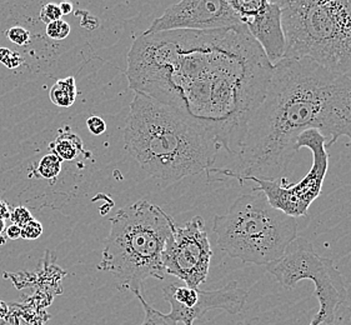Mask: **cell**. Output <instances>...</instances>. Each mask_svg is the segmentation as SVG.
<instances>
[{"instance_id": "ffe728a7", "label": "cell", "mask_w": 351, "mask_h": 325, "mask_svg": "<svg viewBox=\"0 0 351 325\" xmlns=\"http://www.w3.org/2000/svg\"><path fill=\"white\" fill-rule=\"evenodd\" d=\"M9 219L12 220L15 226L23 228L25 224H28L30 220H33V217H32V213L29 212L25 206H16L10 213Z\"/></svg>"}, {"instance_id": "d4e9b609", "label": "cell", "mask_w": 351, "mask_h": 325, "mask_svg": "<svg viewBox=\"0 0 351 325\" xmlns=\"http://www.w3.org/2000/svg\"><path fill=\"white\" fill-rule=\"evenodd\" d=\"M59 8H60L63 15L71 14V12H73V4L69 3V1H64L62 4H59Z\"/></svg>"}, {"instance_id": "4316f807", "label": "cell", "mask_w": 351, "mask_h": 325, "mask_svg": "<svg viewBox=\"0 0 351 325\" xmlns=\"http://www.w3.org/2000/svg\"><path fill=\"white\" fill-rule=\"evenodd\" d=\"M5 230V220L0 219V234Z\"/></svg>"}, {"instance_id": "e0dca14e", "label": "cell", "mask_w": 351, "mask_h": 325, "mask_svg": "<svg viewBox=\"0 0 351 325\" xmlns=\"http://www.w3.org/2000/svg\"><path fill=\"white\" fill-rule=\"evenodd\" d=\"M0 63L5 65L8 69H15L23 63V59L19 56V53H16L14 50L0 48Z\"/></svg>"}, {"instance_id": "d6986e66", "label": "cell", "mask_w": 351, "mask_h": 325, "mask_svg": "<svg viewBox=\"0 0 351 325\" xmlns=\"http://www.w3.org/2000/svg\"><path fill=\"white\" fill-rule=\"evenodd\" d=\"M43 234V226L40 221L33 219L21 228V237L24 241H36Z\"/></svg>"}, {"instance_id": "7402d4cb", "label": "cell", "mask_w": 351, "mask_h": 325, "mask_svg": "<svg viewBox=\"0 0 351 325\" xmlns=\"http://www.w3.org/2000/svg\"><path fill=\"white\" fill-rule=\"evenodd\" d=\"M86 125H88L89 132L94 135L104 134L106 132V121H103L100 117H97V115L88 118V121H86Z\"/></svg>"}, {"instance_id": "7c38bea8", "label": "cell", "mask_w": 351, "mask_h": 325, "mask_svg": "<svg viewBox=\"0 0 351 325\" xmlns=\"http://www.w3.org/2000/svg\"><path fill=\"white\" fill-rule=\"evenodd\" d=\"M49 148L62 162H73L80 154H85L82 138L71 132L68 127L59 130L58 136L50 143Z\"/></svg>"}, {"instance_id": "5bb4252c", "label": "cell", "mask_w": 351, "mask_h": 325, "mask_svg": "<svg viewBox=\"0 0 351 325\" xmlns=\"http://www.w3.org/2000/svg\"><path fill=\"white\" fill-rule=\"evenodd\" d=\"M60 171H62V160L53 153L43 156L42 160L39 162V165L36 168L38 177L47 180L56 179L60 174Z\"/></svg>"}, {"instance_id": "484cf974", "label": "cell", "mask_w": 351, "mask_h": 325, "mask_svg": "<svg viewBox=\"0 0 351 325\" xmlns=\"http://www.w3.org/2000/svg\"><path fill=\"white\" fill-rule=\"evenodd\" d=\"M8 313V305L7 303H4V302H1L0 300V319L4 318L5 315H7Z\"/></svg>"}, {"instance_id": "9c48e42d", "label": "cell", "mask_w": 351, "mask_h": 325, "mask_svg": "<svg viewBox=\"0 0 351 325\" xmlns=\"http://www.w3.org/2000/svg\"><path fill=\"white\" fill-rule=\"evenodd\" d=\"M210 241L200 215L184 226L174 224L162 252L165 274L176 276L186 287L199 289L206 282L210 269Z\"/></svg>"}, {"instance_id": "277c9868", "label": "cell", "mask_w": 351, "mask_h": 325, "mask_svg": "<svg viewBox=\"0 0 351 325\" xmlns=\"http://www.w3.org/2000/svg\"><path fill=\"white\" fill-rule=\"evenodd\" d=\"M110 224L97 268L110 273L120 289L133 294L141 291L149 278L164 280L162 252L176 220L160 206L143 199L121 208Z\"/></svg>"}, {"instance_id": "30bf717a", "label": "cell", "mask_w": 351, "mask_h": 325, "mask_svg": "<svg viewBox=\"0 0 351 325\" xmlns=\"http://www.w3.org/2000/svg\"><path fill=\"white\" fill-rule=\"evenodd\" d=\"M243 25L229 0H183L167 8L147 33L171 30L208 32Z\"/></svg>"}, {"instance_id": "44dd1931", "label": "cell", "mask_w": 351, "mask_h": 325, "mask_svg": "<svg viewBox=\"0 0 351 325\" xmlns=\"http://www.w3.org/2000/svg\"><path fill=\"white\" fill-rule=\"evenodd\" d=\"M323 325H351V303L346 302L337 309L334 320L329 324Z\"/></svg>"}, {"instance_id": "8992f818", "label": "cell", "mask_w": 351, "mask_h": 325, "mask_svg": "<svg viewBox=\"0 0 351 325\" xmlns=\"http://www.w3.org/2000/svg\"><path fill=\"white\" fill-rule=\"evenodd\" d=\"M298 228L296 218L274 208L264 193L252 189L235 199L225 214L214 217L213 232L218 247L232 259L269 265L298 238Z\"/></svg>"}, {"instance_id": "6da1fadb", "label": "cell", "mask_w": 351, "mask_h": 325, "mask_svg": "<svg viewBox=\"0 0 351 325\" xmlns=\"http://www.w3.org/2000/svg\"><path fill=\"white\" fill-rule=\"evenodd\" d=\"M274 65L244 25L143 33L128 56L129 86L176 108L237 156Z\"/></svg>"}, {"instance_id": "ba28073f", "label": "cell", "mask_w": 351, "mask_h": 325, "mask_svg": "<svg viewBox=\"0 0 351 325\" xmlns=\"http://www.w3.org/2000/svg\"><path fill=\"white\" fill-rule=\"evenodd\" d=\"M326 143L328 139L317 130L304 132L296 139L295 150L308 148L313 154V162L306 176L296 184L288 183L284 177L274 180L253 178L249 182L258 184L254 191L264 193L270 204L290 217L296 219L305 217L311 204L320 197L329 170L330 160Z\"/></svg>"}, {"instance_id": "7a4b0ae2", "label": "cell", "mask_w": 351, "mask_h": 325, "mask_svg": "<svg viewBox=\"0 0 351 325\" xmlns=\"http://www.w3.org/2000/svg\"><path fill=\"white\" fill-rule=\"evenodd\" d=\"M313 129L328 139L326 148L340 136L351 147V79L306 59H281L247 121L235 162L214 167L208 180L213 174L234 178L240 185L253 178L279 179L296 154L298 136Z\"/></svg>"}, {"instance_id": "2e32d148", "label": "cell", "mask_w": 351, "mask_h": 325, "mask_svg": "<svg viewBox=\"0 0 351 325\" xmlns=\"http://www.w3.org/2000/svg\"><path fill=\"white\" fill-rule=\"evenodd\" d=\"M7 38L9 42L13 43L15 45L24 47L30 42V33L23 27H13L8 30Z\"/></svg>"}, {"instance_id": "5b68a950", "label": "cell", "mask_w": 351, "mask_h": 325, "mask_svg": "<svg viewBox=\"0 0 351 325\" xmlns=\"http://www.w3.org/2000/svg\"><path fill=\"white\" fill-rule=\"evenodd\" d=\"M284 59H306L351 79V0L279 1Z\"/></svg>"}, {"instance_id": "52a82bcc", "label": "cell", "mask_w": 351, "mask_h": 325, "mask_svg": "<svg viewBox=\"0 0 351 325\" xmlns=\"http://www.w3.org/2000/svg\"><path fill=\"white\" fill-rule=\"evenodd\" d=\"M267 270L285 290L294 289L302 280L314 283L319 311L309 325L329 324L335 318L337 309L349 302L350 294L344 276L334 262L317 254L314 245L302 237L291 241L276 262L267 265Z\"/></svg>"}, {"instance_id": "8fae6325", "label": "cell", "mask_w": 351, "mask_h": 325, "mask_svg": "<svg viewBox=\"0 0 351 325\" xmlns=\"http://www.w3.org/2000/svg\"><path fill=\"white\" fill-rule=\"evenodd\" d=\"M241 24L264 50L267 60L275 65L284 59L285 36L279 1L229 0Z\"/></svg>"}, {"instance_id": "83f0119b", "label": "cell", "mask_w": 351, "mask_h": 325, "mask_svg": "<svg viewBox=\"0 0 351 325\" xmlns=\"http://www.w3.org/2000/svg\"><path fill=\"white\" fill-rule=\"evenodd\" d=\"M184 325H194V324H193V323H185V324H184Z\"/></svg>"}, {"instance_id": "4fadbf2b", "label": "cell", "mask_w": 351, "mask_h": 325, "mask_svg": "<svg viewBox=\"0 0 351 325\" xmlns=\"http://www.w3.org/2000/svg\"><path fill=\"white\" fill-rule=\"evenodd\" d=\"M77 83L73 77L59 79L50 89L49 97L53 104L60 108H69L77 100Z\"/></svg>"}, {"instance_id": "603a6c76", "label": "cell", "mask_w": 351, "mask_h": 325, "mask_svg": "<svg viewBox=\"0 0 351 325\" xmlns=\"http://www.w3.org/2000/svg\"><path fill=\"white\" fill-rule=\"evenodd\" d=\"M7 237L12 241H16L21 237V226H15L12 224L10 226L7 228Z\"/></svg>"}, {"instance_id": "ac0fdd59", "label": "cell", "mask_w": 351, "mask_h": 325, "mask_svg": "<svg viewBox=\"0 0 351 325\" xmlns=\"http://www.w3.org/2000/svg\"><path fill=\"white\" fill-rule=\"evenodd\" d=\"M62 16H63V13H62L60 8H59L58 4H54V3H50V4L44 5L42 10H40V14H39L40 21L43 23H45L47 25L50 24V23H53V21H60Z\"/></svg>"}, {"instance_id": "cb8c5ba5", "label": "cell", "mask_w": 351, "mask_h": 325, "mask_svg": "<svg viewBox=\"0 0 351 325\" xmlns=\"http://www.w3.org/2000/svg\"><path fill=\"white\" fill-rule=\"evenodd\" d=\"M10 213H12V210L9 209V205L5 202L0 200V219H9L10 218Z\"/></svg>"}, {"instance_id": "3957f363", "label": "cell", "mask_w": 351, "mask_h": 325, "mask_svg": "<svg viewBox=\"0 0 351 325\" xmlns=\"http://www.w3.org/2000/svg\"><path fill=\"white\" fill-rule=\"evenodd\" d=\"M124 142L141 169L167 183L208 174L221 150L194 119L141 93H135L130 104Z\"/></svg>"}, {"instance_id": "9a60e30c", "label": "cell", "mask_w": 351, "mask_h": 325, "mask_svg": "<svg viewBox=\"0 0 351 325\" xmlns=\"http://www.w3.org/2000/svg\"><path fill=\"white\" fill-rule=\"evenodd\" d=\"M69 34H71V25L63 19L53 21L47 25V36L53 40H63L66 36H69Z\"/></svg>"}]
</instances>
